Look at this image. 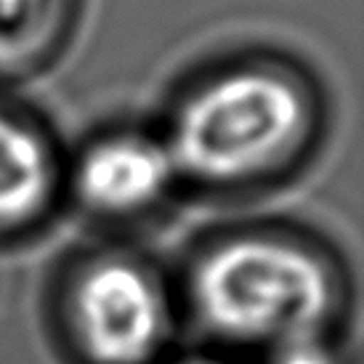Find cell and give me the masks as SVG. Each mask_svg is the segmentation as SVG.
<instances>
[{
	"label": "cell",
	"instance_id": "1",
	"mask_svg": "<svg viewBox=\"0 0 364 364\" xmlns=\"http://www.w3.org/2000/svg\"><path fill=\"white\" fill-rule=\"evenodd\" d=\"M154 122L183 194L247 200L293 181L319 154L330 104L301 59L240 48L181 77Z\"/></svg>",
	"mask_w": 364,
	"mask_h": 364
},
{
	"label": "cell",
	"instance_id": "2",
	"mask_svg": "<svg viewBox=\"0 0 364 364\" xmlns=\"http://www.w3.org/2000/svg\"><path fill=\"white\" fill-rule=\"evenodd\" d=\"M176 279L181 324L205 351L247 364L311 338H341L354 304L348 266L287 221L226 223L200 237Z\"/></svg>",
	"mask_w": 364,
	"mask_h": 364
},
{
	"label": "cell",
	"instance_id": "3",
	"mask_svg": "<svg viewBox=\"0 0 364 364\" xmlns=\"http://www.w3.org/2000/svg\"><path fill=\"white\" fill-rule=\"evenodd\" d=\"M48 324L67 364H157L173 354L176 279L120 237L72 250L48 287Z\"/></svg>",
	"mask_w": 364,
	"mask_h": 364
},
{
	"label": "cell",
	"instance_id": "4",
	"mask_svg": "<svg viewBox=\"0 0 364 364\" xmlns=\"http://www.w3.org/2000/svg\"><path fill=\"white\" fill-rule=\"evenodd\" d=\"M183 194L157 122H109L64 154V210L104 234L141 229Z\"/></svg>",
	"mask_w": 364,
	"mask_h": 364
},
{
	"label": "cell",
	"instance_id": "5",
	"mask_svg": "<svg viewBox=\"0 0 364 364\" xmlns=\"http://www.w3.org/2000/svg\"><path fill=\"white\" fill-rule=\"evenodd\" d=\"M64 154L51 125L0 88V247L27 242L64 210Z\"/></svg>",
	"mask_w": 364,
	"mask_h": 364
},
{
	"label": "cell",
	"instance_id": "6",
	"mask_svg": "<svg viewBox=\"0 0 364 364\" xmlns=\"http://www.w3.org/2000/svg\"><path fill=\"white\" fill-rule=\"evenodd\" d=\"M77 0H0V80L43 70L75 21Z\"/></svg>",
	"mask_w": 364,
	"mask_h": 364
},
{
	"label": "cell",
	"instance_id": "7",
	"mask_svg": "<svg viewBox=\"0 0 364 364\" xmlns=\"http://www.w3.org/2000/svg\"><path fill=\"white\" fill-rule=\"evenodd\" d=\"M247 364H346L341 338H311L266 351Z\"/></svg>",
	"mask_w": 364,
	"mask_h": 364
},
{
	"label": "cell",
	"instance_id": "8",
	"mask_svg": "<svg viewBox=\"0 0 364 364\" xmlns=\"http://www.w3.org/2000/svg\"><path fill=\"white\" fill-rule=\"evenodd\" d=\"M157 364H237L226 356H218L213 351H197V354H168L165 359H160Z\"/></svg>",
	"mask_w": 364,
	"mask_h": 364
}]
</instances>
